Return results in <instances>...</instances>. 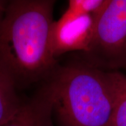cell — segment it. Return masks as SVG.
Listing matches in <instances>:
<instances>
[{
	"label": "cell",
	"mask_w": 126,
	"mask_h": 126,
	"mask_svg": "<svg viewBox=\"0 0 126 126\" xmlns=\"http://www.w3.org/2000/svg\"><path fill=\"white\" fill-rule=\"evenodd\" d=\"M53 0H10L0 23V67L24 88L58 67L52 46Z\"/></svg>",
	"instance_id": "obj_1"
},
{
	"label": "cell",
	"mask_w": 126,
	"mask_h": 126,
	"mask_svg": "<svg viewBox=\"0 0 126 126\" xmlns=\"http://www.w3.org/2000/svg\"><path fill=\"white\" fill-rule=\"evenodd\" d=\"M60 126H111L113 94L107 72L83 60L58 66L50 76Z\"/></svg>",
	"instance_id": "obj_2"
},
{
	"label": "cell",
	"mask_w": 126,
	"mask_h": 126,
	"mask_svg": "<svg viewBox=\"0 0 126 126\" xmlns=\"http://www.w3.org/2000/svg\"><path fill=\"white\" fill-rule=\"evenodd\" d=\"M84 61L106 72L126 67V0H105L93 14Z\"/></svg>",
	"instance_id": "obj_3"
},
{
	"label": "cell",
	"mask_w": 126,
	"mask_h": 126,
	"mask_svg": "<svg viewBox=\"0 0 126 126\" xmlns=\"http://www.w3.org/2000/svg\"><path fill=\"white\" fill-rule=\"evenodd\" d=\"M93 5L88 0H70L52 31V46L55 58L71 51L86 52L93 30Z\"/></svg>",
	"instance_id": "obj_4"
},
{
	"label": "cell",
	"mask_w": 126,
	"mask_h": 126,
	"mask_svg": "<svg viewBox=\"0 0 126 126\" xmlns=\"http://www.w3.org/2000/svg\"><path fill=\"white\" fill-rule=\"evenodd\" d=\"M53 104L54 90L49 78L3 126H53Z\"/></svg>",
	"instance_id": "obj_5"
},
{
	"label": "cell",
	"mask_w": 126,
	"mask_h": 126,
	"mask_svg": "<svg viewBox=\"0 0 126 126\" xmlns=\"http://www.w3.org/2000/svg\"><path fill=\"white\" fill-rule=\"evenodd\" d=\"M107 72L113 101L111 126H126V75L119 70Z\"/></svg>",
	"instance_id": "obj_6"
},
{
	"label": "cell",
	"mask_w": 126,
	"mask_h": 126,
	"mask_svg": "<svg viewBox=\"0 0 126 126\" xmlns=\"http://www.w3.org/2000/svg\"><path fill=\"white\" fill-rule=\"evenodd\" d=\"M22 102L12 79L0 67V126L12 118Z\"/></svg>",
	"instance_id": "obj_7"
},
{
	"label": "cell",
	"mask_w": 126,
	"mask_h": 126,
	"mask_svg": "<svg viewBox=\"0 0 126 126\" xmlns=\"http://www.w3.org/2000/svg\"><path fill=\"white\" fill-rule=\"evenodd\" d=\"M8 2L9 1L6 0H0V23L4 18Z\"/></svg>",
	"instance_id": "obj_8"
},
{
	"label": "cell",
	"mask_w": 126,
	"mask_h": 126,
	"mask_svg": "<svg viewBox=\"0 0 126 126\" xmlns=\"http://www.w3.org/2000/svg\"></svg>",
	"instance_id": "obj_9"
}]
</instances>
